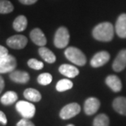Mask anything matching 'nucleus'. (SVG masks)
Segmentation results:
<instances>
[{"label":"nucleus","instance_id":"obj_5","mask_svg":"<svg viewBox=\"0 0 126 126\" xmlns=\"http://www.w3.org/2000/svg\"><path fill=\"white\" fill-rule=\"evenodd\" d=\"M68 30L65 27H60L57 29L54 38V44L57 48H64L68 46L69 42Z\"/></svg>","mask_w":126,"mask_h":126},{"label":"nucleus","instance_id":"obj_26","mask_svg":"<svg viewBox=\"0 0 126 126\" xmlns=\"http://www.w3.org/2000/svg\"><path fill=\"white\" fill-rule=\"evenodd\" d=\"M16 126H35L33 122H31L29 119H26V118H23L21 119L20 121H19Z\"/></svg>","mask_w":126,"mask_h":126},{"label":"nucleus","instance_id":"obj_18","mask_svg":"<svg viewBox=\"0 0 126 126\" xmlns=\"http://www.w3.org/2000/svg\"><path fill=\"white\" fill-rule=\"evenodd\" d=\"M28 20L25 16H19L13 21V28L16 31L22 32L27 27Z\"/></svg>","mask_w":126,"mask_h":126},{"label":"nucleus","instance_id":"obj_25","mask_svg":"<svg viewBox=\"0 0 126 126\" xmlns=\"http://www.w3.org/2000/svg\"><path fill=\"white\" fill-rule=\"evenodd\" d=\"M28 65L29 68L35 69V70H41V69L43 68L44 64L41 61H38L35 60V59H30L28 61Z\"/></svg>","mask_w":126,"mask_h":126},{"label":"nucleus","instance_id":"obj_4","mask_svg":"<svg viewBox=\"0 0 126 126\" xmlns=\"http://www.w3.org/2000/svg\"><path fill=\"white\" fill-rule=\"evenodd\" d=\"M16 60L13 55L7 54L0 56V73L12 72L16 69Z\"/></svg>","mask_w":126,"mask_h":126},{"label":"nucleus","instance_id":"obj_20","mask_svg":"<svg viewBox=\"0 0 126 126\" xmlns=\"http://www.w3.org/2000/svg\"><path fill=\"white\" fill-rule=\"evenodd\" d=\"M18 98L17 94L14 92V91H7L2 96L1 99V103L3 104V105H12V104L15 103L16 102Z\"/></svg>","mask_w":126,"mask_h":126},{"label":"nucleus","instance_id":"obj_13","mask_svg":"<svg viewBox=\"0 0 126 126\" xmlns=\"http://www.w3.org/2000/svg\"><path fill=\"white\" fill-rule=\"evenodd\" d=\"M29 75L28 72L20 70H14L10 73V79L12 81L20 83V84H25L29 81Z\"/></svg>","mask_w":126,"mask_h":126},{"label":"nucleus","instance_id":"obj_30","mask_svg":"<svg viewBox=\"0 0 126 126\" xmlns=\"http://www.w3.org/2000/svg\"><path fill=\"white\" fill-rule=\"evenodd\" d=\"M4 85H5V83H4V80L3 78L0 76V94L2 93V91L4 89Z\"/></svg>","mask_w":126,"mask_h":126},{"label":"nucleus","instance_id":"obj_1","mask_svg":"<svg viewBox=\"0 0 126 126\" xmlns=\"http://www.w3.org/2000/svg\"><path fill=\"white\" fill-rule=\"evenodd\" d=\"M115 29L113 25L109 22L98 24L93 30L94 37L100 42H110L114 37Z\"/></svg>","mask_w":126,"mask_h":126},{"label":"nucleus","instance_id":"obj_14","mask_svg":"<svg viewBox=\"0 0 126 126\" xmlns=\"http://www.w3.org/2000/svg\"><path fill=\"white\" fill-rule=\"evenodd\" d=\"M106 84L114 92H119L122 89V84L120 79L115 75H110L106 78Z\"/></svg>","mask_w":126,"mask_h":126},{"label":"nucleus","instance_id":"obj_29","mask_svg":"<svg viewBox=\"0 0 126 126\" xmlns=\"http://www.w3.org/2000/svg\"><path fill=\"white\" fill-rule=\"evenodd\" d=\"M7 54H8V50H7V48L0 45V56H3Z\"/></svg>","mask_w":126,"mask_h":126},{"label":"nucleus","instance_id":"obj_3","mask_svg":"<svg viewBox=\"0 0 126 126\" xmlns=\"http://www.w3.org/2000/svg\"><path fill=\"white\" fill-rule=\"evenodd\" d=\"M16 108L19 113L26 119L33 118L36 112L35 106L27 101H19L16 104Z\"/></svg>","mask_w":126,"mask_h":126},{"label":"nucleus","instance_id":"obj_15","mask_svg":"<svg viewBox=\"0 0 126 126\" xmlns=\"http://www.w3.org/2000/svg\"><path fill=\"white\" fill-rule=\"evenodd\" d=\"M59 71L61 74L69 78H73L79 74V70L76 67L70 65V64H62L60 68Z\"/></svg>","mask_w":126,"mask_h":126},{"label":"nucleus","instance_id":"obj_8","mask_svg":"<svg viewBox=\"0 0 126 126\" xmlns=\"http://www.w3.org/2000/svg\"><path fill=\"white\" fill-rule=\"evenodd\" d=\"M110 60V55L108 51H99L97 54L94 55V57L91 59L90 64L94 68H99L103 66L107 63Z\"/></svg>","mask_w":126,"mask_h":126},{"label":"nucleus","instance_id":"obj_16","mask_svg":"<svg viewBox=\"0 0 126 126\" xmlns=\"http://www.w3.org/2000/svg\"><path fill=\"white\" fill-rule=\"evenodd\" d=\"M113 108L118 113L126 116V98L125 97H118L115 98L112 103Z\"/></svg>","mask_w":126,"mask_h":126},{"label":"nucleus","instance_id":"obj_11","mask_svg":"<svg viewBox=\"0 0 126 126\" xmlns=\"http://www.w3.org/2000/svg\"><path fill=\"white\" fill-rule=\"evenodd\" d=\"M30 38L33 43L39 47H44L47 43V38H46L45 34L38 28L34 29L30 32Z\"/></svg>","mask_w":126,"mask_h":126},{"label":"nucleus","instance_id":"obj_28","mask_svg":"<svg viewBox=\"0 0 126 126\" xmlns=\"http://www.w3.org/2000/svg\"><path fill=\"white\" fill-rule=\"evenodd\" d=\"M20 2H21L22 4L25 5H32L37 1V0H19Z\"/></svg>","mask_w":126,"mask_h":126},{"label":"nucleus","instance_id":"obj_21","mask_svg":"<svg viewBox=\"0 0 126 126\" xmlns=\"http://www.w3.org/2000/svg\"><path fill=\"white\" fill-rule=\"evenodd\" d=\"M72 82L68 79H62L59 81L56 84V90L59 92H63V91L68 90L72 88Z\"/></svg>","mask_w":126,"mask_h":126},{"label":"nucleus","instance_id":"obj_7","mask_svg":"<svg viewBox=\"0 0 126 126\" xmlns=\"http://www.w3.org/2000/svg\"><path fill=\"white\" fill-rule=\"evenodd\" d=\"M28 43L27 37L24 35H14L10 37L7 40V44L9 47L12 48V49H23L26 47Z\"/></svg>","mask_w":126,"mask_h":126},{"label":"nucleus","instance_id":"obj_23","mask_svg":"<svg viewBox=\"0 0 126 126\" xmlns=\"http://www.w3.org/2000/svg\"><path fill=\"white\" fill-rule=\"evenodd\" d=\"M14 7L8 0H0V14H7L12 12Z\"/></svg>","mask_w":126,"mask_h":126},{"label":"nucleus","instance_id":"obj_12","mask_svg":"<svg viewBox=\"0 0 126 126\" xmlns=\"http://www.w3.org/2000/svg\"><path fill=\"white\" fill-rule=\"evenodd\" d=\"M115 30L117 35L121 38H126V14H121L118 17Z\"/></svg>","mask_w":126,"mask_h":126},{"label":"nucleus","instance_id":"obj_6","mask_svg":"<svg viewBox=\"0 0 126 126\" xmlns=\"http://www.w3.org/2000/svg\"><path fill=\"white\" fill-rule=\"evenodd\" d=\"M81 111V107L78 103H72L64 106L60 112V116L63 120H68L77 116Z\"/></svg>","mask_w":126,"mask_h":126},{"label":"nucleus","instance_id":"obj_9","mask_svg":"<svg viewBox=\"0 0 126 126\" xmlns=\"http://www.w3.org/2000/svg\"><path fill=\"white\" fill-rule=\"evenodd\" d=\"M100 108V101L97 98L91 97L87 98L84 104V110L86 115H94Z\"/></svg>","mask_w":126,"mask_h":126},{"label":"nucleus","instance_id":"obj_2","mask_svg":"<svg viewBox=\"0 0 126 126\" xmlns=\"http://www.w3.org/2000/svg\"><path fill=\"white\" fill-rule=\"evenodd\" d=\"M64 55L69 61L78 66H84L86 63V58L84 53L77 47H68L64 51Z\"/></svg>","mask_w":126,"mask_h":126},{"label":"nucleus","instance_id":"obj_22","mask_svg":"<svg viewBox=\"0 0 126 126\" xmlns=\"http://www.w3.org/2000/svg\"><path fill=\"white\" fill-rule=\"evenodd\" d=\"M109 118L105 114H100L94 120L93 126H109Z\"/></svg>","mask_w":126,"mask_h":126},{"label":"nucleus","instance_id":"obj_31","mask_svg":"<svg viewBox=\"0 0 126 126\" xmlns=\"http://www.w3.org/2000/svg\"><path fill=\"white\" fill-rule=\"evenodd\" d=\"M67 126H74V125H72V124H69V125H68Z\"/></svg>","mask_w":126,"mask_h":126},{"label":"nucleus","instance_id":"obj_19","mask_svg":"<svg viewBox=\"0 0 126 126\" xmlns=\"http://www.w3.org/2000/svg\"><path fill=\"white\" fill-rule=\"evenodd\" d=\"M24 96L27 100L31 102H39L42 98V95L39 91L32 88H29L24 91Z\"/></svg>","mask_w":126,"mask_h":126},{"label":"nucleus","instance_id":"obj_24","mask_svg":"<svg viewBox=\"0 0 126 126\" xmlns=\"http://www.w3.org/2000/svg\"><path fill=\"white\" fill-rule=\"evenodd\" d=\"M51 81H52V76L50 73H48V72L40 74L38 77H37V82H38L40 85H49Z\"/></svg>","mask_w":126,"mask_h":126},{"label":"nucleus","instance_id":"obj_27","mask_svg":"<svg viewBox=\"0 0 126 126\" xmlns=\"http://www.w3.org/2000/svg\"><path fill=\"white\" fill-rule=\"evenodd\" d=\"M0 123H2V124L4 125H7V123L6 115H5L2 111H0Z\"/></svg>","mask_w":126,"mask_h":126},{"label":"nucleus","instance_id":"obj_10","mask_svg":"<svg viewBox=\"0 0 126 126\" xmlns=\"http://www.w3.org/2000/svg\"><path fill=\"white\" fill-rule=\"evenodd\" d=\"M126 68V49L122 50L118 53L113 63L112 68L116 72H121Z\"/></svg>","mask_w":126,"mask_h":126},{"label":"nucleus","instance_id":"obj_17","mask_svg":"<svg viewBox=\"0 0 126 126\" xmlns=\"http://www.w3.org/2000/svg\"><path fill=\"white\" fill-rule=\"evenodd\" d=\"M38 53L40 56L48 63H53L55 62L56 57L55 54L51 50L45 47H41L38 50Z\"/></svg>","mask_w":126,"mask_h":126}]
</instances>
